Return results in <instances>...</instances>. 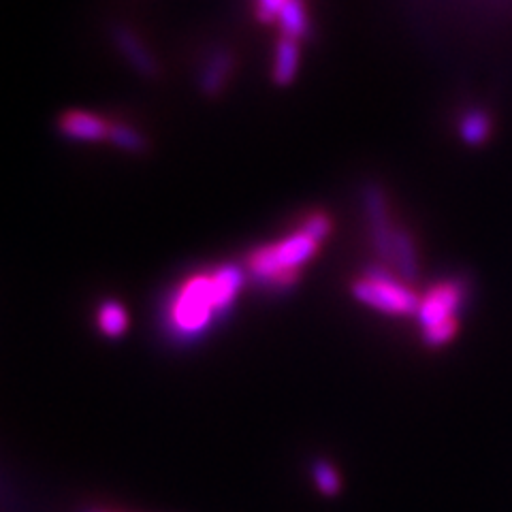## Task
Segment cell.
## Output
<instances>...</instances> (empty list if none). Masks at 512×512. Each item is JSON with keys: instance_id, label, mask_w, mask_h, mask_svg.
<instances>
[{"instance_id": "3957f363", "label": "cell", "mask_w": 512, "mask_h": 512, "mask_svg": "<svg viewBox=\"0 0 512 512\" xmlns=\"http://www.w3.org/2000/svg\"><path fill=\"white\" fill-rule=\"evenodd\" d=\"M350 293L363 306L389 316H412L421 308V299L416 293L399 282L382 263L367 265L363 276L350 284Z\"/></svg>"}, {"instance_id": "5b68a950", "label": "cell", "mask_w": 512, "mask_h": 512, "mask_svg": "<svg viewBox=\"0 0 512 512\" xmlns=\"http://www.w3.org/2000/svg\"><path fill=\"white\" fill-rule=\"evenodd\" d=\"M107 37L120 58L126 62V67L137 77L146 79V82H156L160 73H163L156 54L133 26H128L126 22H111L107 26Z\"/></svg>"}, {"instance_id": "7a4b0ae2", "label": "cell", "mask_w": 512, "mask_h": 512, "mask_svg": "<svg viewBox=\"0 0 512 512\" xmlns=\"http://www.w3.org/2000/svg\"><path fill=\"white\" fill-rule=\"evenodd\" d=\"M320 246L323 242L299 224L297 231L278 242L252 248L242 265L246 267L248 278L261 291H291L301 278V269L314 259Z\"/></svg>"}, {"instance_id": "4fadbf2b", "label": "cell", "mask_w": 512, "mask_h": 512, "mask_svg": "<svg viewBox=\"0 0 512 512\" xmlns=\"http://www.w3.org/2000/svg\"><path fill=\"white\" fill-rule=\"evenodd\" d=\"M278 26L280 35L303 41L310 35V18H308V7L306 0H286L280 15H278Z\"/></svg>"}, {"instance_id": "ba28073f", "label": "cell", "mask_w": 512, "mask_h": 512, "mask_svg": "<svg viewBox=\"0 0 512 512\" xmlns=\"http://www.w3.org/2000/svg\"><path fill=\"white\" fill-rule=\"evenodd\" d=\"M56 131L71 143H101L109 137V122L86 109H67L58 116Z\"/></svg>"}, {"instance_id": "5bb4252c", "label": "cell", "mask_w": 512, "mask_h": 512, "mask_svg": "<svg viewBox=\"0 0 512 512\" xmlns=\"http://www.w3.org/2000/svg\"><path fill=\"white\" fill-rule=\"evenodd\" d=\"M310 476H312L314 487L323 493L325 498H338V495L342 493V487H344L342 476L329 459H325V457L314 459L310 466Z\"/></svg>"}, {"instance_id": "8992f818", "label": "cell", "mask_w": 512, "mask_h": 512, "mask_svg": "<svg viewBox=\"0 0 512 512\" xmlns=\"http://www.w3.org/2000/svg\"><path fill=\"white\" fill-rule=\"evenodd\" d=\"M237 67V54L227 45H216L207 52L197 69L195 86L207 101H216L227 92Z\"/></svg>"}, {"instance_id": "30bf717a", "label": "cell", "mask_w": 512, "mask_h": 512, "mask_svg": "<svg viewBox=\"0 0 512 512\" xmlns=\"http://www.w3.org/2000/svg\"><path fill=\"white\" fill-rule=\"evenodd\" d=\"M94 323L99 333L107 340H120L122 335L131 327V316L122 301L118 299H103L96 308Z\"/></svg>"}, {"instance_id": "277c9868", "label": "cell", "mask_w": 512, "mask_h": 512, "mask_svg": "<svg viewBox=\"0 0 512 512\" xmlns=\"http://www.w3.org/2000/svg\"><path fill=\"white\" fill-rule=\"evenodd\" d=\"M361 205L367 224V235H370V244L378 256V261L382 265H387L393 261L395 237L387 192H384V188L378 182H365L361 188Z\"/></svg>"}, {"instance_id": "2e32d148", "label": "cell", "mask_w": 512, "mask_h": 512, "mask_svg": "<svg viewBox=\"0 0 512 512\" xmlns=\"http://www.w3.org/2000/svg\"><path fill=\"white\" fill-rule=\"evenodd\" d=\"M459 329V320L453 318V320H446V323H440L436 327H429V329H423V342L431 348H440L444 344L451 342L455 338V333Z\"/></svg>"}, {"instance_id": "e0dca14e", "label": "cell", "mask_w": 512, "mask_h": 512, "mask_svg": "<svg viewBox=\"0 0 512 512\" xmlns=\"http://www.w3.org/2000/svg\"><path fill=\"white\" fill-rule=\"evenodd\" d=\"M286 0H254V13L263 24L278 22V15L282 11Z\"/></svg>"}, {"instance_id": "6da1fadb", "label": "cell", "mask_w": 512, "mask_h": 512, "mask_svg": "<svg viewBox=\"0 0 512 512\" xmlns=\"http://www.w3.org/2000/svg\"><path fill=\"white\" fill-rule=\"evenodd\" d=\"M246 280L244 265L222 263L175 284L158 310V331L163 340L180 350L201 344L229 318Z\"/></svg>"}, {"instance_id": "9a60e30c", "label": "cell", "mask_w": 512, "mask_h": 512, "mask_svg": "<svg viewBox=\"0 0 512 512\" xmlns=\"http://www.w3.org/2000/svg\"><path fill=\"white\" fill-rule=\"evenodd\" d=\"M459 135H461L463 143H468V146H472V148L483 146V143L491 135V118L480 109L468 111V114L461 118Z\"/></svg>"}, {"instance_id": "9c48e42d", "label": "cell", "mask_w": 512, "mask_h": 512, "mask_svg": "<svg viewBox=\"0 0 512 512\" xmlns=\"http://www.w3.org/2000/svg\"><path fill=\"white\" fill-rule=\"evenodd\" d=\"M301 67V45L295 39L278 37L274 45V62H271V82L278 88H291Z\"/></svg>"}, {"instance_id": "7c38bea8", "label": "cell", "mask_w": 512, "mask_h": 512, "mask_svg": "<svg viewBox=\"0 0 512 512\" xmlns=\"http://www.w3.org/2000/svg\"><path fill=\"white\" fill-rule=\"evenodd\" d=\"M107 143H111L116 150L126 152L131 156H143L150 152V137L141 131V128L128 124V122H109V137Z\"/></svg>"}, {"instance_id": "8fae6325", "label": "cell", "mask_w": 512, "mask_h": 512, "mask_svg": "<svg viewBox=\"0 0 512 512\" xmlns=\"http://www.w3.org/2000/svg\"><path fill=\"white\" fill-rule=\"evenodd\" d=\"M399 278L404 282H416L421 274L419 252H416L414 239L406 229H395L393 237V261Z\"/></svg>"}, {"instance_id": "52a82bcc", "label": "cell", "mask_w": 512, "mask_h": 512, "mask_svg": "<svg viewBox=\"0 0 512 512\" xmlns=\"http://www.w3.org/2000/svg\"><path fill=\"white\" fill-rule=\"evenodd\" d=\"M466 291H468L466 282L459 278L444 280V282H438L436 286H431L425 299L421 301L419 312H416L421 327L429 329L440 323H446V320L457 318V312L463 306Z\"/></svg>"}]
</instances>
